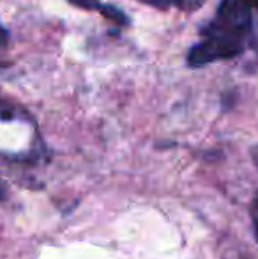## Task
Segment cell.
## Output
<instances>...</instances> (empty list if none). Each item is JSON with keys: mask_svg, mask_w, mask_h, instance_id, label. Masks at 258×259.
I'll list each match as a JSON object with an SVG mask.
<instances>
[{"mask_svg": "<svg viewBox=\"0 0 258 259\" xmlns=\"http://www.w3.org/2000/svg\"><path fill=\"white\" fill-rule=\"evenodd\" d=\"M258 9L248 0H221L214 18L200 30V41L188 52L193 69L235 58L248 48Z\"/></svg>", "mask_w": 258, "mask_h": 259, "instance_id": "obj_1", "label": "cell"}, {"mask_svg": "<svg viewBox=\"0 0 258 259\" xmlns=\"http://www.w3.org/2000/svg\"><path fill=\"white\" fill-rule=\"evenodd\" d=\"M69 2L75 4V6H78V7H83V9L99 11L101 14H104L108 20L115 21L117 25H129V20L126 18V14L115 6H106V4L103 6L99 0H69Z\"/></svg>", "mask_w": 258, "mask_h": 259, "instance_id": "obj_2", "label": "cell"}, {"mask_svg": "<svg viewBox=\"0 0 258 259\" xmlns=\"http://www.w3.org/2000/svg\"><path fill=\"white\" fill-rule=\"evenodd\" d=\"M161 2L163 9H168L170 6H173L179 11H184V13H193L205 4V0H161Z\"/></svg>", "mask_w": 258, "mask_h": 259, "instance_id": "obj_3", "label": "cell"}, {"mask_svg": "<svg viewBox=\"0 0 258 259\" xmlns=\"http://www.w3.org/2000/svg\"><path fill=\"white\" fill-rule=\"evenodd\" d=\"M20 116L16 106H13L7 101L0 99V122H6V120H16Z\"/></svg>", "mask_w": 258, "mask_h": 259, "instance_id": "obj_4", "label": "cell"}, {"mask_svg": "<svg viewBox=\"0 0 258 259\" xmlns=\"http://www.w3.org/2000/svg\"><path fill=\"white\" fill-rule=\"evenodd\" d=\"M249 217H251V226H253V235H255V240L258 243V191L251 201V206H249Z\"/></svg>", "mask_w": 258, "mask_h": 259, "instance_id": "obj_5", "label": "cell"}, {"mask_svg": "<svg viewBox=\"0 0 258 259\" xmlns=\"http://www.w3.org/2000/svg\"><path fill=\"white\" fill-rule=\"evenodd\" d=\"M251 159H253V162H255V166L258 167V145H255V147L251 148Z\"/></svg>", "mask_w": 258, "mask_h": 259, "instance_id": "obj_6", "label": "cell"}]
</instances>
